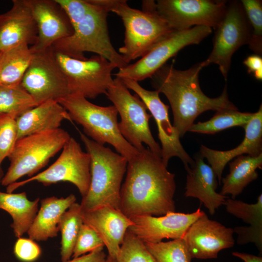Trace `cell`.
Listing matches in <instances>:
<instances>
[{"mask_svg":"<svg viewBox=\"0 0 262 262\" xmlns=\"http://www.w3.org/2000/svg\"><path fill=\"white\" fill-rule=\"evenodd\" d=\"M120 193L119 210L129 218L175 212V174L147 147L128 161Z\"/></svg>","mask_w":262,"mask_h":262,"instance_id":"6da1fadb","label":"cell"},{"mask_svg":"<svg viewBox=\"0 0 262 262\" xmlns=\"http://www.w3.org/2000/svg\"><path fill=\"white\" fill-rule=\"evenodd\" d=\"M203 68L201 62L184 70L174 68L173 64H164L151 77L155 90L168 100L173 115V127L180 137L188 131L201 113L213 110L237 109L229 99L227 86L221 95L211 98L201 90L199 74Z\"/></svg>","mask_w":262,"mask_h":262,"instance_id":"7a4b0ae2","label":"cell"},{"mask_svg":"<svg viewBox=\"0 0 262 262\" xmlns=\"http://www.w3.org/2000/svg\"><path fill=\"white\" fill-rule=\"evenodd\" d=\"M67 13L73 32L51 47L71 57L83 60L84 53L101 56L119 69L128 65L113 46L109 35L108 12L92 0H57Z\"/></svg>","mask_w":262,"mask_h":262,"instance_id":"3957f363","label":"cell"},{"mask_svg":"<svg viewBox=\"0 0 262 262\" xmlns=\"http://www.w3.org/2000/svg\"><path fill=\"white\" fill-rule=\"evenodd\" d=\"M92 1L121 18L125 39L118 53L127 65L142 57L172 31L158 13L154 0H143L141 10L131 7L125 0Z\"/></svg>","mask_w":262,"mask_h":262,"instance_id":"277c9868","label":"cell"},{"mask_svg":"<svg viewBox=\"0 0 262 262\" xmlns=\"http://www.w3.org/2000/svg\"><path fill=\"white\" fill-rule=\"evenodd\" d=\"M79 133L91 158V181L88 192L80 204L82 212L103 206L119 209L121 183L127 170V159L82 132Z\"/></svg>","mask_w":262,"mask_h":262,"instance_id":"5b68a950","label":"cell"},{"mask_svg":"<svg viewBox=\"0 0 262 262\" xmlns=\"http://www.w3.org/2000/svg\"><path fill=\"white\" fill-rule=\"evenodd\" d=\"M58 102L67 111L72 120L81 125L85 134L93 141L102 145L110 144L128 161L139 153L121 134L118 112L114 105L98 106L76 94H70Z\"/></svg>","mask_w":262,"mask_h":262,"instance_id":"8992f818","label":"cell"},{"mask_svg":"<svg viewBox=\"0 0 262 262\" xmlns=\"http://www.w3.org/2000/svg\"><path fill=\"white\" fill-rule=\"evenodd\" d=\"M70 138L68 132L60 128L18 139L8 157L10 165L1 184L7 187L24 176H34L62 150Z\"/></svg>","mask_w":262,"mask_h":262,"instance_id":"52a82bcc","label":"cell"},{"mask_svg":"<svg viewBox=\"0 0 262 262\" xmlns=\"http://www.w3.org/2000/svg\"><path fill=\"white\" fill-rule=\"evenodd\" d=\"M106 96L120 116L119 131L123 137L139 151L145 144L154 154L161 157V147L151 132L149 120L152 116L137 95H132L121 79L116 77L108 88Z\"/></svg>","mask_w":262,"mask_h":262,"instance_id":"ba28073f","label":"cell"},{"mask_svg":"<svg viewBox=\"0 0 262 262\" xmlns=\"http://www.w3.org/2000/svg\"><path fill=\"white\" fill-rule=\"evenodd\" d=\"M90 165L89 153L83 151L80 144L70 137L54 163L43 171L7 186V192L12 193L19 187L32 181L41 183L44 186L64 181L74 184L83 197L87 194L90 186Z\"/></svg>","mask_w":262,"mask_h":262,"instance_id":"9c48e42d","label":"cell"},{"mask_svg":"<svg viewBox=\"0 0 262 262\" xmlns=\"http://www.w3.org/2000/svg\"><path fill=\"white\" fill-rule=\"evenodd\" d=\"M51 49L66 78L70 94L94 99L106 94L113 82V70L116 66L104 57L96 55L83 60L75 59Z\"/></svg>","mask_w":262,"mask_h":262,"instance_id":"30bf717a","label":"cell"},{"mask_svg":"<svg viewBox=\"0 0 262 262\" xmlns=\"http://www.w3.org/2000/svg\"><path fill=\"white\" fill-rule=\"evenodd\" d=\"M212 32L211 28L202 26L183 30H172L138 61L119 69L115 74L116 77L137 82L151 78L168 59L180 50L186 46L199 44Z\"/></svg>","mask_w":262,"mask_h":262,"instance_id":"8fae6325","label":"cell"},{"mask_svg":"<svg viewBox=\"0 0 262 262\" xmlns=\"http://www.w3.org/2000/svg\"><path fill=\"white\" fill-rule=\"evenodd\" d=\"M214 30L213 49L201 63L203 67L213 63L217 65L227 80L233 53L242 46L248 45L251 36V27L240 1L228 2L225 13Z\"/></svg>","mask_w":262,"mask_h":262,"instance_id":"7c38bea8","label":"cell"},{"mask_svg":"<svg viewBox=\"0 0 262 262\" xmlns=\"http://www.w3.org/2000/svg\"><path fill=\"white\" fill-rule=\"evenodd\" d=\"M20 85L37 105L48 101H58L70 94L66 78L51 47L41 51L33 50Z\"/></svg>","mask_w":262,"mask_h":262,"instance_id":"4fadbf2b","label":"cell"},{"mask_svg":"<svg viewBox=\"0 0 262 262\" xmlns=\"http://www.w3.org/2000/svg\"><path fill=\"white\" fill-rule=\"evenodd\" d=\"M228 2L213 0H159L158 13L172 30H183L194 26L214 29L221 21Z\"/></svg>","mask_w":262,"mask_h":262,"instance_id":"5bb4252c","label":"cell"},{"mask_svg":"<svg viewBox=\"0 0 262 262\" xmlns=\"http://www.w3.org/2000/svg\"><path fill=\"white\" fill-rule=\"evenodd\" d=\"M126 86L134 91L146 105L156 123L158 137L161 143V158L167 166L169 160L173 157L179 158L187 171L194 166L195 161L183 147L177 130L171 124L168 115L169 106L160 99L159 93L142 87L138 82L128 79H120Z\"/></svg>","mask_w":262,"mask_h":262,"instance_id":"9a60e30c","label":"cell"},{"mask_svg":"<svg viewBox=\"0 0 262 262\" xmlns=\"http://www.w3.org/2000/svg\"><path fill=\"white\" fill-rule=\"evenodd\" d=\"M233 229L209 218L204 213L188 229L183 239L192 259H214L219 252L232 247Z\"/></svg>","mask_w":262,"mask_h":262,"instance_id":"2e32d148","label":"cell"},{"mask_svg":"<svg viewBox=\"0 0 262 262\" xmlns=\"http://www.w3.org/2000/svg\"><path fill=\"white\" fill-rule=\"evenodd\" d=\"M204 213L198 208L190 213L171 212L158 216H135L130 218L133 224L128 230L144 243L183 238L190 226Z\"/></svg>","mask_w":262,"mask_h":262,"instance_id":"e0dca14e","label":"cell"},{"mask_svg":"<svg viewBox=\"0 0 262 262\" xmlns=\"http://www.w3.org/2000/svg\"><path fill=\"white\" fill-rule=\"evenodd\" d=\"M36 24L37 38L31 48L45 50L73 32L70 19L57 0H28Z\"/></svg>","mask_w":262,"mask_h":262,"instance_id":"ac0fdd59","label":"cell"},{"mask_svg":"<svg viewBox=\"0 0 262 262\" xmlns=\"http://www.w3.org/2000/svg\"><path fill=\"white\" fill-rule=\"evenodd\" d=\"M37 29L28 0H14L11 9L0 14V52L22 45H33Z\"/></svg>","mask_w":262,"mask_h":262,"instance_id":"d6986e66","label":"cell"},{"mask_svg":"<svg viewBox=\"0 0 262 262\" xmlns=\"http://www.w3.org/2000/svg\"><path fill=\"white\" fill-rule=\"evenodd\" d=\"M82 218L83 223L98 233L108 250V255L115 260L125 235L133 224L131 219L119 209L110 206L82 212Z\"/></svg>","mask_w":262,"mask_h":262,"instance_id":"ffe728a7","label":"cell"},{"mask_svg":"<svg viewBox=\"0 0 262 262\" xmlns=\"http://www.w3.org/2000/svg\"><path fill=\"white\" fill-rule=\"evenodd\" d=\"M243 127L245 131L244 138L239 145L232 149L218 150L201 146V156L207 159L219 184L221 182L222 175L225 166L233 159L244 154L256 157L262 153V105L259 110L254 113L251 120Z\"/></svg>","mask_w":262,"mask_h":262,"instance_id":"44dd1931","label":"cell"},{"mask_svg":"<svg viewBox=\"0 0 262 262\" xmlns=\"http://www.w3.org/2000/svg\"><path fill=\"white\" fill-rule=\"evenodd\" d=\"M195 162L194 166L187 171L184 195L198 199L213 215L224 205L228 196L216 192L218 185L216 175L211 166L204 162L203 158L198 156Z\"/></svg>","mask_w":262,"mask_h":262,"instance_id":"7402d4cb","label":"cell"},{"mask_svg":"<svg viewBox=\"0 0 262 262\" xmlns=\"http://www.w3.org/2000/svg\"><path fill=\"white\" fill-rule=\"evenodd\" d=\"M72 122L66 109L56 101H48L27 111L16 118L17 140L24 136L60 128L64 120Z\"/></svg>","mask_w":262,"mask_h":262,"instance_id":"603a6c76","label":"cell"},{"mask_svg":"<svg viewBox=\"0 0 262 262\" xmlns=\"http://www.w3.org/2000/svg\"><path fill=\"white\" fill-rule=\"evenodd\" d=\"M76 200L72 194L66 197L50 196L42 199L40 208L27 232L29 238L44 241L57 236L62 215Z\"/></svg>","mask_w":262,"mask_h":262,"instance_id":"cb8c5ba5","label":"cell"},{"mask_svg":"<svg viewBox=\"0 0 262 262\" xmlns=\"http://www.w3.org/2000/svg\"><path fill=\"white\" fill-rule=\"evenodd\" d=\"M39 198L28 199L26 193L0 191V209L7 212L12 218L11 225L16 237H21L27 233L38 211Z\"/></svg>","mask_w":262,"mask_h":262,"instance_id":"d4e9b609","label":"cell"},{"mask_svg":"<svg viewBox=\"0 0 262 262\" xmlns=\"http://www.w3.org/2000/svg\"><path fill=\"white\" fill-rule=\"evenodd\" d=\"M229 173L221 180L220 194L230 195L232 199L240 195L251 182L257 179L258 168H262V153L256 157L241 155L229 162Z\"/></svg>","mask_w":262,"mask_h":262,"instance_id":"484cf974","label":"cell"},{"mask_svg":"<svg viewBox=\"0 0 262 262\" xmlns=\"http://www.w3.org/2000/svg\"><path fill=\"white\" fill-rule=\"evenodd\" d=\"M33 54V49L27 44L0 52V85L20 84Z\"/></svg>","mask_w":262,"mask_h":262,"instance_id":"4316f807","label":"cell"},{"mask_svg":"<svg viewBox=\"0 0 262 262\" xmlns=\"http://www.w3.org/2000/svg\"><path fill=\"white\" fill-rule=\"evenodd\" d=\"M83 223L80 204L75 202L63 213L58 225L61 233L62 262H67L72 257L76 239Z\"/></svg>","mask_w":262,"mask_h":262,"instance_id":"83f0119b","label":"cell"},{"mask_svg":"<svg viewBox=\"0 0 262 262\" xmlns=\"http://www.w3.org/2000/svg\"><path fill=\"white\" fill-rule=\"evenodd\" d=\"M254 113H243L238 109H223L216 112L209 120L194 123L188 131L213 134L224 130L245 126L253 117Z\"/></svg>","mask_w":262,"mask_h":262,"instance_id":"f1b7e54d","label":"cell"},{"mask_svg":"<svg viewBox=\"0 0 262 262\" xmlns=\"http://www.w3.org/2000/svg\"><path fill=\"white\" fill-rule=\"evenodd\" d=\"M30 95L20 84L0 85V114H7L16 118L37 106Z\"/></svg>","mask_w":262,"mask_h":262,"instance_id":"f546056e","label":"cell"},{"mask_svg":"<svg viewBox=\"0 0 262 262\" xmlns=\"http://www.w3.org/2000/svg\"><path fill=\"white\" fill-rule=\"evenodd\" d=\"M144 244L156 262L191 261L192 258L182 238L167 242Z\"/></svg>","mask_w":262,"mask_h":262,"instance_id":"4dcf8cb0","label":"cell"},{"mask_svg":"<svg viewBox=\"0 0 262 262\" xmlns=\"http://www.w3.org/2000/svg\"><path fill=\"white\" fill-rule=\"evenodd\" d=\"M251 29L249 48L262 56V2L260 0L240 1Z\"/></svg>","mask_w":262,"mask_h":262,"instance_id":"1f68e13d","label":"cell"},{"mask_svg":"<svg viewBox=\"0 0 262 262\" xmlns=\"http://www.w3.org/2000/svg\"><path fill=\"white\" fill-rule=\"evenodd\" d=\"M115 262H156L144 243L127 231Z\"/></svg>","mask_w":262,"mask_h":262,"instance_id":"d6a6232c","label":"cell"},{"mask_svg":"<svg viewBox=\"0 0 262 262\" xmlns=\"http://www.w3.org/2000/svg\"><path fill=\"white\" fill-rule=\"evenodd\" d=\"M224 205L227 211L241 219L251 226L262 228V195H260L257 202L248 204L241 200L227 198Z\"/></svg>","mask_w":262,"mask_h":262,"instance_id":"836d02e7","label":"cell"},{"mask_svg":"<svg viewBox=\"0 0 262 262\" xmlns=\"http://www.w3.org/2000/svg\"><path fill=\"white\" fill-rule=\"evenodd\" d=\"M17 140L16 118L7 114H0V162L8 158Z\"/></svg>","mask_w":262,"mask_h":262,"instance_id":"e575fe53","label":"cell"},{"mask_svg":"<svg viewBox=\"0 0 262 262\" xmlns=\"http://www.w3.org/2000/svg\"><path fill=\"white\" fill-rule=\"evenodd\" d=\"M104 246L103 241L95 230L83 223L76 239L72 257L77 258Z\"/></svg>","mask_w":262,"mask_h":262,"instance_id":"d590c367","label":"cell"},{"mask_svg":"<svg viewBox=\"0 0 262 262\" xmlns=\"http://www.w3.org/2000/svg\"><path fill=\"white\" fill-rule=\"evenodd\" d=\"M16 258L22 262H33L41 254V249L35 241L26 238H18L14 246Z\"/></svg>","mask_w":262,"mask_h":262,"instance_id":"8d00e7d4","label":"cell"},{"mask_svg":"<svg viewBox=\"0 0 262 262\" xmlns=\"http://www.w3.org/2000/svg\"><path fill=\"white\" fill-rule=\"evenodd\" d=\"M238 235L237 239L239 245L254 243L259 250L262 252V228L253 226L236 227L233 229Z\"/></svg>","mask_w":262,"mask_h":262,"instance_id":"74e56055","label":"cell"},{"mask_svg":"<svg viewBox=\"0 0 262 262\" xmlns=\"http://www.w3.org/2000/svg\"><path fill=\"white\" fill-rule=\"evenodd\" d=\"M248 73H253L258 80L262 79V58L255 54L248 56L243 62Z\"/></svg>","mask_w":262,"mask_h":262,"instance_id":"f35d334b","label":"cell"},{"mask_svg":"<svg viewBox=\"0 0 262 262\" xmlns=\"http://www.w3.org/2000/svg\"><path fill=\"white\" fill-rule=\"evenodd\" d=\"M106 257L103 247H101L67 262H105Z\"/></svg>","mask_w":262,"mask_h":262,"instance_id":"ab89813d","label":"cell"},{"mask_svg":"<svg viewBox=\"0 0 262 262\" xmlns=\"http://www.w3.org/2000/svg\"><path fill=\"white\" fill-rule=\"evenodd\" d=\"M233 256L238 257L245 262H262V257L254 255L234 251L232 253Z\"/></svg>","mask_w":262,"mask_h":262,"instance_id":"60d3db41","label":"cell"},{"mask_svg":"<svg viewBox=\"0 0 262 262\" xmlns=\"http://www.w3.org/2000/svg\"><path fill=\"white\" fill-rule=\"evenodd\" d=\"M105 262H115L114 259H113L110 256L108 255V256L106 257Z\"/></svg>","mask_w":262,"mask_h":262,"instance_id":"b9f144b4","label":"cell"},{"mask_svg":"<svg viewBox=\"0 0 262 262\" xmlns=\"http://www.w3.org/2000/svg\"><path fill=\"white\" fill-rule=\"evenodd\" d=\"M1 163L0 162V184H1V180L2 179V177H3V172H2V169L1 168Z\"/></svg>","mask_w":262,"mask_h":262,"instance_id":"7bdbcfd3","label":"cell"}]
</instances>
